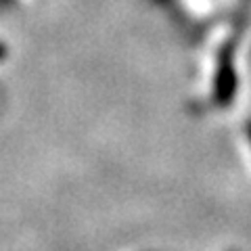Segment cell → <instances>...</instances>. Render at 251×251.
Here are the masks:
<instances>
[{"mask_svg":"<svg viewBox=\"0 0 251 251\" xmlns=\"http://www.w3.org/2000/svg\"><path fill=\"white\" fill-rule=\"evenodd\" d=\"M4 54H6V52H4V46L0 44V59H4Z\"/></svg>","mask_w":251,"mask_h":251,"instance_id":"cell-1","label":"cell"}]
</instances>
